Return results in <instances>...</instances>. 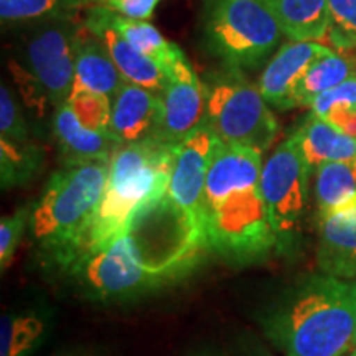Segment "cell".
<instances>
[{
  "label": "cell",
  "mask_w": 356,
  "mask_h": 356,
  "mask_svg": "<svg viewBox=\"0 0 356 356\" xmlns=\"http://www.w3.org/2000/svg\"><path fill=\"white\" fill-rule=\"evenodd\" d=\"M262 325L286 356H343L356 330L355 284L323 273L302 277L270 307Z\"/></svg>",
  "instance_id": "obj_1"
},
{
  "label": "cell",
  "mask_w": 356,
  "mask_h": 356,
  "mask_svg": "<svg viewBox=\"0 0 356 356\" xmlns=\"http://www.w3.org/2000/svg\"><path fill=\"white\" fill-rule=\"evenodd\" d=\"M109 162L66 163L53 173L32 208L30 233L44 252L65 266L86 248L97 207L106 191Z\"/></svg>",
  "instance_id": "obj_2"
},
{
  "label": "cell",
  "mask_w": 356,
  "mask_h": 356,
  "mask_svg": "<svg viewBox=\"0 0 356 356\" xmlns=\"http://www.w3.org/2000/svg\"><path fill=\"white\" fill-rule=\"evenodd\" d=\"M175 149V145L152 137L115 150L109 162L106 191L89 228L86 248L99 246L124 234L129 221L142 208L165 197Z\"/></svg>",
  "instance_id": "obj_3"
},
{
  "label": "cell",
  "mask_w": 356,
  "mask_h": 356,
  "mask_svg": "<svg viewBox=\"0 0 356 356\" xmlns=\"http://www.w3.org/2000/svg\"><path fill=\"white\" fill-rule=\"evenodd\" d=\"M126 238L134 259L160 282L180 277L210 251L207 222L163 197L129 221Z\"/></svg>",
  "instance_id": "obj_4"
},
{
  "label": "cell",
  "mask_w": 356,
  "mask_h": 356,
  "mask_svg": "<svg viewBox=\"0 0 356 356\" xmlns=\"http://www.w3.org/2000/svg\"><path fill=\"white\" fill-rule=\"evenodd\" d=\"M284 30L269 0H208L204 44L225 66L257 70L277 50Z\"/></svg>",
  "instance_id": "obj_5"
},
{
  "label": "cell",
  "mask_w": 356,
  "mask_h": 356,
  "mask_svg": "<svg viewBox=\"0 0 356 356\" xmlns=\"http://www.w3.org/2000/svg\"><path fill=\"white\" fill-rule=\"evenodd\" d=\"M204 122L221 144L246 145L266 152L279 134V124L257 84L243 70L225 66L204 83Z\"/></svg>",
  "instance_id": "obj_6"
},
{
  "label": "cell",
  "mask_w": 356,
  "mask_h": 356,
  "mask_svg": "<svg viewBox=\"0 0 356 356\" xmlns=\"http://www.w3.org/2000/svg\"><path fill=\"white\" fill-rule=\"evenodd\" d=\"M211 251L229 259H252L279 244L259 185L239 190L207 215Z\"/></svg>",
  "instance_id": "obj_7"
},
{
  "label": "cell",
  "mask_w": 356,
  "mask_h": 356,
  "mask_svg": "<svg viewBox=\"0 0 356 356\" xmlns=\"http://www.w3.org/2000/svg\"><path fill=\"white\" fill-rule=\"evenodd\" d=\"M61 267L88 296L101 300L126 299L160 284L134 259L126 234L86 248Z\"/></svg>",
  "instance_id": "obj_8"
},
{
  "label": "cell",
  "mask_w": 356,
  "mask_h": 356,
  "mask_svg": "<svg viewBox=\"0 0 356 356\" xmlns=\"http://www.w3.org/2000/svg\"><path fill=\"white\" fill-rule=\"evenodd\" d=\"M310 172L291 136L275 147L262 167L259 188L280 246L291 241L309 208Z\"/></svg>",
  "instance_id": "obj_9"
},
{
  "label": "cell",
  "mask_w": 356,
  "mask_h": 356,
  "mask_svg": "<svg viewBox=\"0 0 356 356\" xmlns=\"http://www.w3.org/2000/svg\"><path fill=\"white\" fill-rule=\"evenodd\" d=\"M76 29L74 20H58L30 26L24 42L25 66L42 83L51 106L68 101L76 71Z\"/></svg>",
  "instance_id": "obj_10"
},
{
  "label": "cell",
  "mask_w": 356,
  "mask_h": 356,
  "mask_svg": "<svg viewBox=\"0 0 356 356\" xmlns=\"http://www.w3.org/2000/svg\"><path fill=\"white\" fill-rule=\"evenodd\" d=\"M221 140L213 129L203 122L175 149L167 197L177 207L207 222L204 215V184L213 155Z\"/></svg>",
  "instance_id": "obj_11"
},
{
  "label": "cell",
  "mask_w": 356,
  "mask_h": 356,
  "mask_svg": "<svg viewBox=\"0 0 356 356\" xmlns=\"http://www.w3.org/2000/svg\"><path fill=\"white\" fill-rule=\"evenodd\" d=\"M162 101L163 118L159 139L177 147L204 122L207 109L204 84L181 50L167 70Z\"/></svg>",
  "instance_id": "obj_12"
},
{
  "label": "cell",
  "mask_w": 356,
  "mask_h": 356,
  "mask_svg": "<svg viewBox=\"0 0 356 356\" xmlns=\"http://www.w3.org/2000/svg\"><path fill=\"white\" fill-rule=\"evenodd\" d=\"M332 50L317 42H289L284 43L273 58L267 61L261 73L257 86L270 108L289 111L296 108V91L299 84L318 58Z\"/></svg>",
  "instance_id": "obj_13"
},
{
  "label": "cell",
  "mask_w": 356,
  "mask_h": 356,
  "mask_svg": "<svg viewBox=\"0 0 356 356\" xmlns=\"http://www.w3.org/2000/svg\"><path fill=\"white\" fill-rule=\"evenodd\" d=\"M84 24L99 38L102 47L113 60L126 83L149 89L155 95L162 96L167 86V74L160 66L134 48L111 22V10L102 6L89 8Z\"/></svg>",
  "instance_id": "obj_14"
},
{
  "label": "cell",
  "mask_w": 356,
  "mask_h": 356,
  "mask_svg": "<svg viewBox=\"0 0 356 356\" xmlns=\"http://www.w3.org/2000/svg\"><path fill=\"white\" fill-rule=\"evenodd\" d=\"M262 154L254 147L220 144L204 184V215L234 191L259 185Z\"/></svg>",
  "instance_id": "obj_15"
},
{
  "label": "cell",
  "mask_w": 356,
  "mask_h": 356,
  "mask_svg": "<svg viewBox=\"0 0 356 356\" xmlns=\"http://www.w3.org/2000/svg\"><path fill=\"white\" fill-rule=\"evenodd\" d=\"M163 118L162 96L132 83H124L113 97L109 132L121 145L157 137Z\"/></svg>",
  "instance_id": "obj_16"
},
{
  "label": "cell",
  "mask_w": 356,
  "mask_h": 356,
  "mask_svg": "<svg viewBox=\"0 0 356 356\" xmlns=\"http://www.w3.org/2000/svg\"><path fill=\"white\" fill-rule=\"evenodd\" d=\"M317 261L323 274L356 280V204L318 220Z\"/></svg>",
  "instance_id": "obj_17"
},
{
  "label": "cell",
  "mask_w": 356,
  "mask_h": 356,
  "mask_svg": "<svg viewBox=\"0 0 356 356\" xmlns=\"http://www.w3.org/2000/svg\"><path fill=\"white\" fill-rule=\"evenodd\" d=\"M53 134L65 157V163L96 162V160L111 162L115 150L121 147L111 134L97 132L83 126L66 102L55 108Z\"/></svg>",
  "instance_id": "obj_18"
},
{
  "label": "cell",
  "mask_w": 356,
  "mask_h": 356,
  "mask_svg": "<svg viewBox=\"0 0 356 356\" xmlns=\"http://www.w3.org/2000/svg\"><path fill=\"white\" fill-rule=\"evenodd\" d=\"M126 83L111 56L86 24L76 29V71L71 95L79 91L97 92L111 99Z\"/></svg>",
  "instance_id": "obj_19"
},
{
  "label": "cell",
  "mask_w": 356,
  "mask_h": 356,
  "mask_svg": "<svg viewBox=\"0 0 356 356\" xmlns=\"http://www.w3.org/2000/svg\"><path fill=\"white\" fill-rule=\"evenodd\" d=\"M292 137L297 142L310 175L328 162L356 160V139L337 131L330 122L310 113Z\"/></svg>",
  "instance_id": "obj_20"
},
{
  "label": "cell",
  "mask_w": 356,
  "mask_h": 356,
  "mask_svg": "<svg viewBox=\"0 0 356 356\" xmlns=\"http://www.w3.org/2000/svg\"><path fill=\"white\" fill-rule=\"evenodd\" d=\"M292 42H318L327 37L328 0H269Z\"/></svg>",
  "instance_id": "obj_21"
},
{
  "label": "cell",
  "mask_w": 356,
  "mask_h": 356,
  "mask_svg": "<svg viewBox=\"0 0 356 356\" xmlns=\"http://www.w3.org/2000/svg\"><path fill=\"white\" fill-rule=\"evenodd\" d=\"M318 220L356 204V160L328 162L315 173Z\"/></svg>",
  "instance_id": "obj_22"
},
{
  "label": "cell",
  "mask_w": 356,
  "mask_h": 356,
  "mask_svg": "<svg viewBox=\"0 0 356 356\" xmlns=\"http://www.w3.org/2000/svg\"><path fill=\"white\" fill-rule=\"evenodd\" d=\"M356 74V60L348 53L330 51L318 58L307 70L296 91V108H310L312 101L325 91H330L338 84Z\"/></svg>",
  "instance_id": "obj_23"
},
{
  "label": "cell",
  "mask_w": 356,
  "mask_h": 356,
  "mask_svg": "<svg viewBox=\"0 0 356 356\" xmlns=\"http://www.w3.org/2000/svg\"><path fill=\"white\" fill-rule=\"evenodd\" d=\"M83 0H0L3 25L35 26L58 20H74Z\"/></svg>",
  "instance_id": "obj_24"
},
{
  "label": "cell",
  "mask_w": 356,
  "mask_h": 356,
  "mask_svg": "<svg viewBox=\"0 0 356 356\" xmlns=\"http://www.w3.org/2000/svg\"><path fill=\"white\" fill-rule=\"evenodd\" d=\"M111 22L134 48L154 60L167 74V70L170 68L172 61L180 51L175 43L165 40V37L147 20L129 19V17H122L111 10Z\"/></svg>",
  "instance_id": "obj_25"
},
{
  "label": "cell",
  "mask_w": 356,
  "mask_h": 356,
  "mask_svg": "<svg viewBox=\"0 0 356 356\" xmlns=\"http://www.w3.org/2000/svg\"><path fill=\"white\" fill-rule=\"evenodd\" d=\"M44 332L35 315H6L0 322V356H29Z\"/></svg>",
  "instance_id": "obj_26"
},
{
  "label": "cell",
  "mask_w": 356,
  "mask_h": 356,
  "mask_svg": "<svg viewBox=\"0 0 356 356\" xmlns=\"http://www.w3.org/2000/svg\"><path fill=\"white\" fill-rule=\"evenodd\" d=\"M0 155H2L3 188L29 180L42 160L38 150L26 142H10L3 139H0Z\"/></svg>",
  "instance_id": "obj_27"
},
{
  "label": "cell",
  "mask_w": 356,
  "mask_h": 356,
  "mask_svg": "<svg viewBox=\"0 0 356 356\" xmlns=\"http://www.w3.org/2000/svg\"><path fill=\"white\" fill-rule=\"evenodd\" d=\"M66 104L73 109L83 126L92 131L111 134V114H113V99L97 92L79 91L70 95ZM113 136V134H111Z\"/></svg>",
  "instance_id": "obj_28"
},
{
  "label": "cell",
  "mask_w": 356,
  "mask_h": 356,
  "mask_svg": "<svg viewBox=\"0 0 356 356\" xmlns=\"http://www.w3.org/2000/svg\"><path fill=\"white\" fill-rule=\"evenodd\" d=\"M337 50L356 48V0H328L327 37Z\"/></svg>",
  "instance_id": "obj_29"
},
{
  "label": "cell",
  "mask_w": 356,
  "mask_h": 356,
  "mask_svg": "<svg viewBox=\"0 0 356 356\" xmlns=\"http://www.w3.org/2000/svg\"><path fill=\"white\" fill-rule=\"evenodd\" d=\"M0 134L3 140L26 142L29 126L22 114L19 101L15 99L10 88L2 84L0 88Z\"/></svg>",
  "instance_id": "obj_30"
},
{
  "label": "cell",
  "mask_w": 356,
  "mask_h": 356,
  "mask_svg": "<svg viewBox=\"0 0 356 356\" xmlns=\"http://www.w3.org/2000/svg\"><path fill=\"white\" fill-rule=\"evenodd\" d=\"M8 70H10L17 88H19L20 97L22 101H24V104L32 111L33 114H37L38 118H43L48 102H50V97H48V92L44 91L42 83H40L24 65L17 63V61L13 60L10 61V65H8Z\"/></svg>",
  "instance_id": "obj_31"
},
{
  "label": "cell",
  "mask_w": 356,
  "mask_h": 356,
  "mask_svg": "<svg viewBox=\"0 0 356 356\" xmlns=\"http://www.w3.org/2000/svg\"><path fill=\"white\" fill-rule=\"evenodd\" d=\"M30 216H32V210L20 208L13 215L3 216L0 221V264H2V270L10 264L22 234H24L26 225H30Z\"/></svg>",
  "instance_id": "obj_32"
},
{
  "label": "cell",
  "mask_w": 356,
  "mask_h": 356,
  "mask_svg": "<svg viewBox=\"0 0 356 356\" xmlns=\"http://www.w3.org/2000/svg\"><path fill=\"white\" fill-rule=\"evenodd\" d=\"M335 106H356V74L312 101V113L323 118Z\"/></svg>",
  "instance_id": "obj_33"
},
{
  "label": "cell",
  "mask_w": 356,
  "mask_h": 356,
  "mask_svg": "<svg viewBox=\"0 0 356 356\" xmlns=\"http://www.w3.org/2000/svg\"><path fill=\"white\" fill-rule=\"evenodd\" d=\"M160 0H96L95 6H102L122 17L136 20H149Z\"/></svg>",
  "instance_id": "obj_34"
},
{
  "label": "cell",
  "mask_w": 356,
  "mask_h": 356,
  "mask_svg": "<svg viewBox=\"0 0 356 356\" xmlns=\"http://www.w3.org/2000/svg\"><path fill=\"white\" fill-rule=\"evenodd\" d=\"M337 131L356 139V106H335L323 115Z\"/></svg>",
  "instance_id": "obj_35"
},
{
  "label": "cell",
  "mask_w": 356,
  "mask_h": 356,
  "mask_svg": "<svg viewBox=\"0 0 356 356\" xmlns=\"http://www.w3.org/2000/svg\"><path fill=\"white\" fill-rule=\"evenodd\" d=\"M83 2H84V6H91V3H95V0H83Z\"/></svg>",
  "instance_id": "obj_36"
},
{
  "label": "cell",
  "mask_w": 356,
  "mask_h": 356,
  "mask_svg": "<svg viewBox=\"0 0 356 356\" xmlns=\"http://www.w3.org/2000/svg\"><path fill=\"white\" fill-rule=\"evenodd\" d=\"M355 284V289H356V280H353ZM353 346H356V330H355V337H353Z\"/></svg>",
  "instance_id": "obj_37"
},
{
  "label": "cell",
  "mask_w": 356,
  "mask_h": 356,
  "mask_svg": "<svg viewBox=\"0 0 356 356\" xmlns=\"http://www.w3.org/2000/svg\"><path fill=\"white\" fill-rule=\"evenodd\" d=\"M350 356H356V350L351 351V355H350Z\"/></svg>",
  "instance_id": "obj_38"
},
{
  "label": "cell",
  "mask_w": 356,
  "mask_h": 356,
  "mask_svg": "<svg viewBox=\"0 0 356 356\" xmlns=\"http://www.w3.org/2000/svg\"><path fill=\"white\" fill-rule=\"evenodd\" d=\"M95 3H96V0H95Z\"/></svg>",
  "instance_id": "obj_39"
},
{
  "label": "cell",
  "mask_w": 356,
  "mask_h": 356,
  "mask_svg": "<svg viewBox=\"0 0 356 356\" xmlns=\"http://www.w3.org/2000/svg\"><path fill=\"white\" fill-rule=\"evenodd\" d=\"M262 356H266V355H262Z\"/></svg>",
  "instance_id": "obj_40"
}]
</instances>
